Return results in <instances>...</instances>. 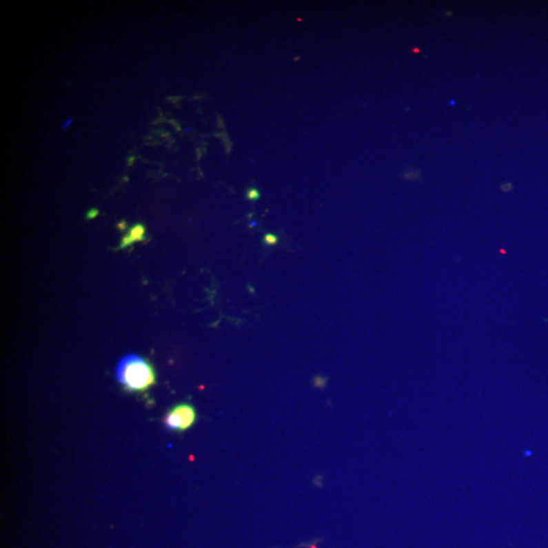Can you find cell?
<instances>
[{
  "label": "cell",
  "mask_w": 548,
  "mask_h": 548,
  "mask_svg": "<svg viewBox=\"0 0 548 548\" xmlns=\"http://www.w3.org/2000/svg\"><path fill=\"white\" fill-rule=\"evenodd\" d=\"M118 382L128 391L143 392L156 383V372L152 365L141 356L129 354L124 356L117 367Z\"/></svg>",
  "instance_id": "cell-1"
},
{
  "label": "cell",
  "mask_w": 548,
  "mask_h": 548,
  "mask_svg": "<svg viewBox=\"0 0 548 548\" xmlns=\"http://www.w3.org/2000/svg\"><path fill=\"white\" fill-rule=\"evenodd\" d=\"M197 420L194 406L180 403L174 406L165 416V425L169 431L185 432L193 427Z\"/></svg>",
  "instance_id": "cell-2"
},
{
  "label": "cell",
  "mask_w": 548,
  "mask_h": 548,
  "mask_svg": "<svg viewBox=\"0 0 548 548\" xmlns=\"http://www.w3.org/2000/svg\"><path fill=\"white\" fill-rule=\"evenodd\" d=\"M145 229L143 225L137 223L134 227H131L130 231L128 235L124 236L122 239L121 244H120L119 249L126 248V247L131 246L135 242H141L145 239Z\"/></svg>",
  "instance_id": "cell-3"
},
{
  "label": "cell",
  "mask_w": 548,
  "mask_h": 548,
  "mask_svg": "<svg viewBox=\"0 0 548 548\" xmlns=\"http://www.w3.org/2000/svg\"><path fill=\"white\" fill-rule=\"evenodd\" d=\"M277 241H278V239L274 234H266L265 237H264L265 244L270 245V246L276 244Z\"/></svg>",
  "instance_id": "cell-4"
},
{
  "label": "cell",
  "mask_w": 548,
  "mask_h": 548,
  "mask_svg": "<svg viewBox=\"0 0 548 548\" xmlns=\"http://www.w3.org/2000/svg\"><path fill=\"white\" fill-rule=\"evenodd\" d=\"M247 197H248L250 201H257L260 197L259 191H258L257 189H250V190H248V192H247Z\"/></svg>",
  "instance_id": "cell-5"
},
{
  "label": "cell",
  "mask_w": 548,
  "mask_h": 548,
  "mask_svg": "<svg viewBox=\"0 0 548 548\" xmlns=\"http://www.w3.org/2000/svg\"><path fill=\"white\" fill-rule=\"evenodd\" d=\"M98 216V210H92L91 212L88 214V218L89 219H94Z\"/></svg>",
  "instance_id": "cell-6"
},
{
  "label": "cell",
  "mask_w": 548,
  "mask_h": 548,
  "mask_svg": "<svg viewBox=\"0 0 548 548\" xmlns=\"http://www.w3.org/2000/svg\"><path fill=\"white\" fill-rule=\"evenodd\" d=\"M70 123H72V119L68 120V121L66 122L65 124H64L63 128H68V125H70Z\"/></svg>",
  "instance_id": "cell-7"
}]
</instances>
